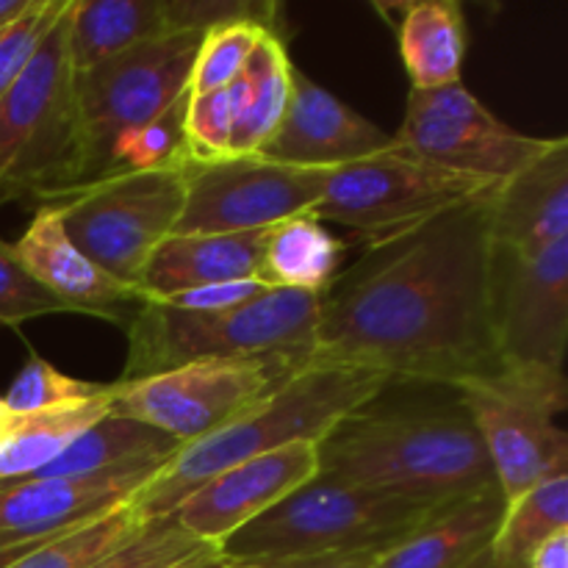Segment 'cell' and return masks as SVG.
<instances>
[{"label": "cell", "mask_w": 568, "mask_h": 568, "mask_svg": "<svg viewBox=\"0 0 568 568\" xmlns=\"http://www.w3.org/2000/svg\"><path fill=\"white\" fill-rule=\"evenodd\" d=\"M491 192L369 239L320 294L308 366L458 388L503 372L491 308Z\"/></svg>", "instance_id": "1"}, {"label": "cell", "mask_w": 568, "mask_h": 568, "mask_svg": "<svg viewBox=\"0 0 568 568\" xmlns=\"http://www.w3.org/2000/svg\"><path fill=\"white\" fill-rule=\"evenodd\" d=\"M320 477L444 508L499 488L469 410L447 399L377 394L316 442Z\"/></svg>", "instance_id": "2"}, {"label": "cell", "mask_w": 568, "mask_h": 568, "mask_svg": "<svg viewBox=\"0 0 568 568\" xmlns=\"http://www.w3.org/2000/svg\"><path fill=\"white\" fill-rule=\"evenodd\" d=\"M386 388L388 383L369 372L305 366L227 427L178 449L133 505L148 521L170 519L178 505L214 475L288 444L322 442L344 416Z\"/></svg>", "instance_id": "3"}, {"label": "cell", "mask_w": 568, "mask_h": 568, "mask_svg": "<svg viewBox=\"0 0 568 568\" xmlns=\"http://www.w3.org/2000/svg\"><path fill=\"white\" fill-rule=\"evenodd\" d=\"M70 3L0 98V205L53 203L81 186V120L70 61Z\"/></svg>", "instance_id": "4"}, {"label": "cell", "mask_w": 568, "mask_h": 568, "mask_svg": "<svg viewBox=\"0 0 568 568\" xmlns=\"http://www.w3.org/2000/svg\"><path fill=\"white\" fill-rule=\"evenodd\" d=\"M320 294L270 288L222 314H192L161 303H136L125 322L128 361L120 383L161 375L183 364L239 355H292L308 366Z\"/></svg>", "instance_id": "5"}, {"label": "cell", "mask_w": 568, "mask_h": 568, "mask_svg": "<svg viewBox=\"0 0 568 568\" xmlns=\"http://www.w3.org/2000/svg\"><path fill=\"white\" fill-rule=\"evenodd\" d=\"M438 508L353 483L314 480L220 544L227 564L386 552Z\"/></svg>", "instance_id": "6"}, {"label": "cell", "mask_w": 568, "mask_h": 568, "mask_svg": "<svg viewBox=\"0 0 568 568\" xmlns=\"http://www.w3.org/2000/svg\"><path fill=\"white\" fill-rule=\"evenodd\" d=\"M305 369L292 355H239L183 364L142 381H114L111 414L142 422L181 447L222 430Z\"/></svg>", "instance_id": "7"}, {"label": "cell", "mask_w": 568, "mask_h": 568, "mask_svg": "<svg viewBox=\"0 0 568 568\" xmlns=\"http://www.w3.org/2000/svg\"><path fill=\"white\" fill-rule=\"evenodd\" d=\"M203 31H183L133 44L89 70L75 72L81 120V186L100 181L116 144L164 114L189 92Z\"/></svg>", "instance_id": "8"}, {"label": "cell", "mask_w": 568, "mask_h": 568, "mask_svg": "<svg viewBox=\"0 0 568 568\" xmlns=\"http://www.w3.org/2000/svg\"><path fill=\"white\" fill-rule=\"evenodd\" d=\"M181 166L100 178L53 200L70 242L120 283L136 286L153 250L183 214Z\"/></svg>", "instance_id": "9"}, {"label": "cell", "mask_w": 568, "mask_h": 568, "mask_svg": "<svg viewBox=\"0 0 568 568\" xmlns=\"http://www.w3.org/2000/svg\"><path fill=\"white\" fill-rule=\"evenodd\" d=\"M453 392L480 433L505 503L544 477L568 471V436L555 425L568 408L566 375L499 372Z\"/></svg>", "instance_id": "10"}, {"label": "cell", "mask_w": 568, "mask_h": 568, "mask_svg": "<svg viewBox=\"0 0 568 568\" xmlns=\"http://www.w3.org/2000/svg\"><path fill=\"white\" fill-rule=\"evenodd\" d=\"M394 148L447 172L503 183L538 159L552 139L527 136L494 116L464 81L410 89Z\"/></svg>", "instance_id": "11"}, {"label": "cell", "mask_w": 568, "mask_h": 568, "mask_svg": "<svg viewBox=\"0 0 568 568\" xmlns=\"http://www.w3.org/2000/svg\"><path fill=\"white\" fill-rule=\"evenodd\" d=\"M497 186L392 148L331 170L314 216L320 222H338L366 239H381Z\"/></svg>", "instance_id": "12"}, {"label": "cell", "mask_w": 568, "mask_h": 568, "mask_svg": "<svg viewBox=\"0 0 568 568\" xmlns=\"http://www.w3.org/2000/svg\"><path fill=\"white\" fill-rule=\"evenodd\" d=\"M183 214L175 233H250L314 214L331 170H303L261 155L181 164Z\"/></svg>", "instance_id": "13"}, {"label": "cell", "mask_w": 568, "mask_h": 568, "mask_svg": "<svg viewBox=\"0 0 568 568\" xmlns=\"http://www.w3.org/2000/svg\"><path fill=\"white\" fill-rule=\"evenodd\" d=\"M491 308L503 372L566 375L568 239L536 253L494 244Z\"/></svg>", "instance_id": "14"}, {"label": "cell", "mask_w": 568, "mask_h": 568, "mask_svg": "<svg viewBox=\"0 0 568 568\" xmlns=\"http://www.w3.org/2000/svg\"><path fill=\"white\" fill-rule=\"evenodd\" d=\"M316 475V444H288L205 480L178 505L172 519L197 541L220 547Z\"/></svg>", "instance_id": "15"}, {"label": "cell", "mask_w": 568, "mask_h": 568, "mask_svg": "<svg viewBox=\"0 0 568 568\" xmlns=\"http://www.w3.org/2000/svg\"><path fill=\"white\" fill-rule=\"evenodd\" d=\"M392 148V133L342 103L314 78L294 70L286 114L255 155L303 170H338Z\"/></svg>", "instance_id": "16"}, {"label": "cell", "mask_w": 568, "mask_h": 568, "mask_svg": "<svg viewBox=\"0 0 568 568\" xmlns=\"http://www.w3.org/2000/svg\"><path fill=\"white\" fill-rule=\"evenodd\" d=\"M164 464L92 477H22L0 483V536L48 538L133 503Z\"/></svg>", "instance_id": "17"}, {"label": "cell", "mask_w": 568, "mask_h": 568, "mask_svg": "<svg viewBox=\"0 0 568 568\" xmlns=\"http://www.w3.org/2000/svg\"><path fill=\"white\" fill-rule=\"evenodd\" d=\"M11 250L31 281H37L50 297L64 303L72 314L100 316L125 327L131 316L128 305L139 303L136 288L94 266L70 242L59 205H39L31 225L11 244Z\"/></svg>", "instance_id": "18"}, {"label": "cell", "mask_w": 568, "mask_h": 568, "mask_svg": "<svg viewBox=\"0 0 568 568\" xmlns=\"http://www.w3.org/2000/svg\"><path fill=\"white\" fill-rule=\"evenodd\" d=\"M497 247L536 253L568 239V139H552L532 164L491 192Z\"/></svg>", "instance_id": "19"}, {"label": "cell", "mask_w": 568, "mask_h": 568, "mask_svg": "<svg viewBox=\"0 0 568 568\" xmlns=\"http://www.w3.org/2000/svg\"><path fill=\"white\" fill-rule=\"evenodd\" d=\"M266 233L270 227L250 233H172L153 250L133 286L139 303H161L189 288L258 277Z\"/></svg>", "instance_id": "20"}, {"label": "cell", "mask_w": 568, "mask_h": 568, "mask_svg": "<svg viewBox=\"0 0 568 568\" xmlns=\"http://www.w3.org/2000/svg\"><path fill=\"white\" fill-rule=\"evenodd\" d=\"M183 31H203L197 0H72L70 61L81 72L133 44Z\"/></svg>", "instance_id": "21"}, {"label": "cell", "mask_w": 568, "mask_h": 568, "mask_svg": "<svg viewBox=\"0 0 568 568\" xmlns=\"http://www.w3.org/2000/svg\"><path fill=\"white\" fill-rule=\"evenodd\" d=\"M503 510L499 488L444 505L408 538L386 549L372 568H466L491 547Z\"/></svg>", "instance_id": "22"}, {"label": "cell", "mask_w": 568, "mask_h": 568, "mask_svg": "<svg viewBox=\"0 0 568 568\" xmlns=\"http://www.w3.org/2000/svg\"><path fill=\"white\" fill-rule=\"evenodd\" d=\"M294 64L281 33L266 31L236 81L227 87L233 116V155H253L270 142L292 98Z\"/></svg>", "instance_id": "23"}, {"label": "cell", "mask_w": 568, "mask_h": 568, "mask_svg": "<svg viewBox=\"0 0 568 568\" xmlns=\"http://www.w3.org/2000/svg\"><path fill=\"white\" fill-rule=\"evenodd\" d=\"M397 39L410 89H438L460 81L469 44L460 3L419 0L403 6Z\"/></svg>", "instance_id": "24"}, {"label": "cell", "mask_w": 568, "mask_h": 568, "mask_svg": "<svg viewBox=\"0 0 568 568\" xmlns=\"http://www.w3.org/2000/svg\"><path fill=\"white\" fill-rule=\"evenodd\" d=\"M114 386H105L98 397L39 414H11L9 427L0 436V483L33 477L53 464L87 427L111 414Z\"/></svg>", "instance_id": "25"}, {"label": "cell", "mask_w": 568, "mask_h": 568, "mask_svg": "<svg viewBox=\"0 0 568 568\" xmlns=\"http://www.w3.org/2000/svg\"><path fill=\"white\" fill-rule=\"evenodd\" d=\"M178 449L181 444L164 433L142 422L109 414L87 427L53 464L33 477H92L114 469L155 466L166 464Z\"/></svg>", "instance_id": "26"}, {"label": "cell", "mask_w": 568, "mask_h": 568, "mask_svg": "<svg viewBox=\"0 0 568 568\" xmlns=\"http://www.w3.org/2000/svg\"><path fill=\"white\" fill-rule=\"evenodd\" d=\"M344 242L314 214H300L266 233L261 281L272 288L322 294L342 270Z\"/></svg>", "instance_id": "27"}, {"label": "cell", "mask_w": 568, "mask_h": 568, "mask_svg": "<svg viewBox=\"0 0 568 568\" xmlns=\"http://www.w3.org/2000/svg\"><path fill=\"white\" fill-rule=\"evenodd\" d=\"M564 530H568V471H558L505 503L491 541L494 564L527 568L536 549Z\"/></svg>", "instance_id": "28"}, {"label": "cell", "mask_w": 568, "mask_h": 568, "mask_svg": "<svg viewBox=\"0 0 568 568\" xmlns=\"http://www.w3.org/2000/svg\"><path fill=\"white\" fill-rule=\"evenodd\" d=\"M144 525H148V519L139 514L136 505L128 503L50 538L48 544L33 549L31 555H26L9 568H89L109 552H114L128 538L136 536Z\"/></svg>", "instance_id": "29"}, {"label": "cell", "mask_w": 568, "mask_h": 568, "mask_svg": "<svg viewBox=\"0 0 568 568\" xmlns=\"http://www.w3.org/2000/svg\"><path fill=\"white\" fill-rule=\"evenodd\" d=\"M105 386L109 383H89L81 377L64 375L39 355H31L26 366L17 372L14 381L9 383L6 394H0V399L11 414H39V410L98 397L100 392H105Z\"/></svg>", "instance_id": "30"}, {"label": "cell", "mask_w": 568, "mask_h": 568, "mask_svg": "<svg viewBox=\"0 0 568 568\" xmlns=\"http://www.w3.org/2000/svg\"><path fill=\"white\" fill-rule=\"evenodd\" d=\"M264 33L266 28L255 22H227V26L205 31L192 67L189 92H216V89L231 87Z\"/></svg>", "instance_id": "31"}, {"label": "cell", "mask_w": 568, "mask_h": 568, "mask_svg": "<svg viewBox=\"0 0 568 568\" xmlns=\"http://www.w3.org/2000/svg\"><path fill=\"white\" fill-rule=\"evenodd\" d=\"M203 547H209V544L197 541L192 532L183 530L170 516V519L148 521L136 536L128 538L114 552H109L89 568H166Z\"/></svg>", "instance_id": "32"}, {"label": "cell", "mask_w": 568, "mask_h": 568, "mask_svg": "<svg viewBox=\"0 0 568 568\" xmlns=\"http://www.w3.org/2000/svg\"><path fill=\"white\" fill-rule=\"evenodd\" d=\"M183 136H186V159L192 161H216L233 155V116L227 89L189 92Z\"/></svg>", "instance_id": "33"}, {"label": "cell", "mask_w": 568, "mask_h": 568, "mask_svg": "<svg viewBox=\"0 0 568 568\" xmlns=\"http://www.w3.org/2000/svg\"><path fill=\"white\" fill-rule=\"evenodd\" d=\"M64 6L67 0H33L31 9L20 20L0 28V98L14 87L17 78L31 64L39 44L59 20Z\"/></svg>", "instance_id": "34"}, {"label": "cell", "mask_w": 568, "mask_h": 568, "mask_svg": "<svg viewBox=\"0 0 568 568\" xmlns=\"http://www.w3.org/2000/svg\"><path fill=\"white\" fill-rule=\"evenodd\" d=\"M72 314L64 303L50 297L37 281H31L17 261L11 244L0 236V325L17 327L39 316Z\"/></svg>", "instance_id": "35"}, {"label": "cell", "mask_w": 568, "mask_h": 568, "mask_svg": "<svg viewBox=\"0 0 568 568\" xmlns=\"http://www.w3.org/2000/svg\"><path fill=\"white\" fill-rule=\"evenodd\" d=\"M261 277H247V281H231V283H214V286L189 288V292L172 294V297L161 300V305H170L178 311H192V314H222V311L242 308V305L253 303L261 294L270 292Z\"/></svg>", "instance_id": "36"}, {"label": "cell", "mask_w": 568, "mask_h": 568, "mask_svg": "<svg viewBox=\"0 0 568 568\" xmlns=\"http://www.w3.org/2000/svg\"><path fill=\"white\" fill-rule=\"evenodd\" d=\"M527 568H568V530L549 538L536 549Z\"/></svg>", "instance_id": "37"}, {"label": "cell", "mask_w": 568, "mask_h": 568, "mask_svg": "<svg viewBox=\"0 0 568 568\" xmlns=\"http://www.w3.org/2000/svg\"><path fill=\"white\" fill-rule=\"evenodd\" d=\"M61 536V532H59ZM50 538H14V536H0V568H9L11 564H17L20 558L31 555L33 549H39L42 544H48Z\"/></svg>", "instance_id": "38"}, {"label": "cell", "mask_w": 568, "mask_h": 568, "mask_svg": "<svg viewBox=\"0 0 568 568\" xmlns=\"http://www.w3.org/2000/svg\"><path fill=\"white\" fill-rule=\"evenodd\" d=\"M166 568H231V564H227L225 555L220 552V547H203L197 549L194 555H189V558L178 560V564L166 566Z\"/></svg>", "instance_id": "39"}, {"label": "cell", "mask_w": 568, "mask_h": 568, "mask_svg": "<svg viewBox=\"0 0 568 568\" xmlns=\"http://www.w3.org/2000/svg\"><path fill=\"white\" fill-rule=\"evenodd\" d=\"M33 0H0V28H6L9 22L20 20L28 9H31Z\"/></svg>", "instance_id": "40"}, {"label": "cell", "mask_w": 568, "mask_h": 568, "mask_svg": "<svg viewBox=\"0 0 568 568\" xmlns=\"http://www.w3.org/2000/svg\"><path fill=\"white\" fill-rule=\"evenodd\" d=\"M466 568H499V566L494 564V558H491V547H488L486 552H480V555H477V558L471 560V564L466 566Z\"/></svg>", "instance_id": "41"}, {"label": "cell", "mask_w": 568, "mask_h": 568, "mask_svg": "<svg viewBox=\"0 0 568 568\" xmlns=\"http://www.w3.org/2000/svg\"><path fill=\"white\" fill-rule=\"evenodd\" d=\"M9 422H11V410L6 408L3 399H0V436H3V433H6V427H9Z\"/></svg>", "instance_id": "42"}]
</instances>
